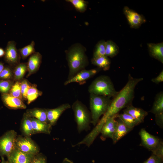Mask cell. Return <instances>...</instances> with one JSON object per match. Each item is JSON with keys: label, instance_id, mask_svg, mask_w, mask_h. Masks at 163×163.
I'll list each match as a JSON object with an SVG mask.
<instances>
[{"label": "cell", "instance_id": "74e56055", "mask_svg": "<svg viewBox=\"0 0 163 163\" xmlns=\"http://www.w3.org/2000/svg\"><path fill=\"white\" fill-rule=\"evenodd\" d=\"M155 121L156 124L160 128L163 127V113L155 115Z\"/></svg>", "mask_w": 163, "mask_h": 163}, {"label": "cell", "instance_id": "5bb4252c", "mask_svg": "<svg viewBox=\"0 0 163 163\" xmlns=\"http://www.w3.org/2000/svg\"><path fill=\"white\" fill-rule=\"evenodd\" d=\"M71 107L70 105L66 103L52 109H46L47 119L49 123L51 126L54 125L58 119L66 110Z\"/></svg>", "mask_w": 163, "mask_h": 163}, {"label": "cell", "instance_id": "d590c367", "mask_svg": "<svg viewBox=\"0 0 163 163\" xmlns=\"http://www.w3.org/2000/svg\"><path fill=\"white\" fill-rule=\"evenodd\" d=\"M163 158L152 154L151 156L143 163H163Z\"/></svg>", "mask_w": 163, "mask_h": 163}, {"label": "cell", "instance_id": "30bf717a", "mask_svg": "<svg viewBox=\"0 0 163 163\" xmlns=\"http://www.w3.org/2000/svg\"><path fill=\"white\" fill-rule=\"evenodd\" d=\"M16 45L15 41H10L8 42L5 50V60L11 65H17L19 63L20 54Z\"/></svg>", "mask_w": 163, "mask_h": 163}, {"label": "cell", "instance_id": "ee69618b", "mask_svg": "<svg viewBox=\"0 0 163 163\" xmlns=\"http://www.w3.org/2000/svg\"><path fill=\"white\" fill-rule=\"evenodd\" d=\"M2 161L1 163H8L7 161L5 160L4 157H2Z\"/></svg>", "mask_w": 163, "mask_h": 163}, {"label": "cell", "instance_id": "f1b7e54d", "mask_svg": "<svg viewBox=\"0 0 163 163\" xmlns=\"http://www.w3.org/2000/svg\"><path fill=\"white\" fill-rule=\"evenodd\" d=\"M117 117L121 120L128 127L133 128L138 124L134 119L130 115L125 113L118 114Z\"/></svg>", "mask_w": 163, "mask_h": 163}, {"label": "cell", "instance_id": "3957f363", "mask_svg": "<svg viewBox=\"0 0 163 163\" xmlns=\"http://www.w3.org/2000/svg\"><path fill=\"white\" fill-rule=\"evenodd\" d=\"M89 101L91 123L95 126L101 116L107 111L112 100L108 97L90 94Z\"/></svg>", "mask_w": 163, "mask_h": 163}, {"label": "cell", "instance_id": "cb8c5ba5", "mask_svg": "<svg viewBox=\"0 0 163 163\" xmlns=\"http://www.w3.org/2000/svg\"><path fill=\"white\" fill-rule=\"evenodd\" d=\"M150 112L155 115L163 113V93L161 91L155 96Z\"/></svg>", "mask_w": 163, "mask_h": 163}, {"label": "cell", "instance_id": "e575fe53", "mask_svg": "<svg viewBox=\"0 0 163 163\" xmlns=\"http://www.w3.org/2000/svg\"><path fill=\"white\" fill-rule=\"evenodd\" d=\"M12 71L10 68L8 67H5L0 74V79L9 80L12 77Z\"/></svg>", "mask_w": 163, "mask_h": 163}, {"label": "cell", "instance_id": "9c48e42d", "mask_svg": "<svg viewBox=\"0 0 163 163\" xmlns=\"http://www.w3.org/2000/svg\"><path fill=\"white\" fill-rule=\"evenodd\" d=\"M123 12L132 28H138L146 21V20L143 15L127 6L124 7Z\"/></svg>", "mask_w": 163, "mask_h": 163}, {"label": "cell", "instance_id": "7a4b0ae2", "mask_svg": "<svg viewBox=\"0 0 163 163\" xmlns=\"http://www.w3.org/2000/svg\"><path fill=\"white\" fill-rule=\"evenodd\" d=\"M85 52V48L78 43L73 45L67 50L66 58L69 70L67 79L85 69L88 65V61Z\"/></svg>", "mask_w": 163, "mask_h": 163}, {"label": "cell", "instance_id": "9a60e30c", "mask_svg": "<svg viewBox=\"0 0 163 163\" xmlns=\"http://www.w3.org/2000/svg\"><path fill=\"white\" fill-rule=\"evenodd\" d=\"M2 99L4 105L13 109H25L26 105L20 99L13 96L9 94H2Z\"/></svg>", "mask_w": 163, "mask_h": 163}, {"label": "cell", "instance_id": "7bdbcfd3", "mask_svg": "<svg viewBox=\"0 0 163 163\" xmlns=\"http://www.w3.org/2000/svg\"><path fill=\"white\" fill-rule=\"evenodd\" d=\"M4 67V63L2 62H0V74L2 71Z\"/></svg>", "mask_w": 163, "mask_h": 163}, {"label": "cell", "instance_id": "e0dca14e", "mask_svg": "<svg viewBox=\"0 0 163 163\" xmlns=\"http://www.w3.org/2000/svg\"><path fill=\"white\" fill-rule=\"evenodd\" d=\"M42 58L41 55L38 52H35L30 56L27 63L28 71L27 77L38 70L41 62Z\"/></svg>", "mask_w": 163, "mask_h": 163}, {"label": "cell", "instance_id": "4316f807", "mask_svg": "<svg viewBox=\"0 0 163 163\" xmlns=\"http://www.w3.org/2000/svg\"><path fill=\"white\" fill-rule=\"evenodd\" d=\"M35 45L34 41L32 40L29 44L18 50L19 54L22 59H26L29 56L35 52Z\"/></svg>", "mask_w": 163, "mask_h": 163}, {"label": "cell", "instance_id": "4dcf8cb0", "mask_svg": "<svg viewBox=\"0 0 163 163\" xmlns=\"http://www.w3.org/2000/svg\"><path fill=\"white\" fill-rule=\"evenodd\" d=\"M67 2L71 3L75 9L81 12H84L87 9L88 3L83 0H67Z\"/></svg>", "mask_w": 163, "mask_h": 163}, {"label": "cell", "instance_id": "484cf974", "mask_svg": "<svg viewBox=\"0 0 163 163\" xmlns=\"http://www.w3.org/2000/svg\"><path fill=\"white\" fill-rule=\"evenodd\" d=\"M27 71V63H19L16 65L14 71V80L18 81L21 79Z\"/></svg>", "mask_w": 163, "mask_h": 163}, {"label": "cell", "instance_id": "277c9868", "mask_svg": "<svg viewBox=\"0 0 163 163\" xmlns=\"http://www.w3.org/2000/svg\"><path fill=\"white\" fill-rule=\"evenodd\" d=\"M90 94L114 97L119 91L115 90L110 78L106 75L99 76L94 79L89 85L88 89Z\"/></svg>", "mask_w": 163, "mask_h": 163}, {"label": "cell", "instance_id": "b9f144b4", "mask_svg": "<svg viewBox=\"0 0 163 163\" xmlns=\"http://www.w3.org/2000/svg\"><path fill=\"white\" fill-rule=\"evenodd\" d=\"M5 54V51L2 48L0 47V58L4 56Z\"/></svg>", "mask_w": 163, "mask_h": 163}, {"label": "cell", "instance_id": "7402d4cb", "mask_svg": "<svg viewBox=\"0 0 163 163\" xmlns=\"http://www.w3.org/2000/svg\"><path fill=\"white\" fill-rule=\"evenodd\" d=\"M21 130L25 136L30 137L34 134L31 117L26 113L24 114L21 123Z\"/></svg>", "mask_w": 163, "mask_h": 163}, {"label": "cell", "instance_id": "f35d334b", "mask_svg": "<svg viewBox=\"0 0 163 163\" xmlns=\"http://www.w3.org/2000/svg\"><path fill=\"white\" fill-rule=\"evenodd\" d=\"M152 154L158 156L163 158V143H161L159 146L153 151Z\"/></svg>", "mask_w": 163, "mask_h": 163}, {"label": "cell", "instance_id": "8fae6325", "mask_svg": "<svg viewBox=\"0 0 163 163\" xmlns=\"http://www.w3.org/2000/svg\"><path fill=\"white\" fill-rule=\"evenodd\" d=\"M101 69L97 68L90 70L83 69L78 72L73 77L67 79L64 83L65 85L74 82L84 84L88 79L96 74Z\"/></svg>", "mask_w": 163, "mask_h": 163}, {"label": "cell", "instance_id": "83f0119b", "mask_svg": "<svg viewBox=\"0 0 163 163\" xmlns=\"http://www.w3.org/2000/svg\"><path fill=\"white\" fill-rule=\"evenodd\" d=\"M42 93L39 91L35 85L31 86L28 90L27 95L26 99L27 104H29L36 99Z\"/></svg>", "mask_w": 163, "mask_h": 163}, {"label": "cell", "instance_id": "d6986e66", "mask_svg": "<svg viewBox=\"0 0 163 163\" xmlns=\"http://www.w3.org/2000/svg\"><path fill=\"white\" fill-rule=\"evenodd\" d=\"M117 120V127L112 139L114 144L117 143L133 129L126 125L119 118Z\"/></svg>", "mask_w": 163, "mask_h": 163}, {"label": "cell", "instance_id": "d6a6232c", "mask_svg": "<svg viewBox=\"0 0 163 163\" xmlns=\"http://www.w3.org/2000/svg\"><path fill=\"white\" fill-rule=\"evenodd\" d=\"M13 85L11 81L9 80H0V92L2 94L8 93Z\"/></svg>", "mask_w": 163, "mask_h": 163}, {"label": "cell", "instance_id": "836d02e7", "mask_svg": "<svg viewBox=\"0 0 163 163\" xmlns=\"http://www.w3.org/2000/svg\"><path fill=\"white\" fill-rule=\"evenodd\" d=\"M31 86L26 80H23L21 82V93L23 98L26 99L27 91Z\"/></svg>", "mask_w": 163, "mask_h": 163}, {"label": "cell", "instance_id": "52a82bcc", "mask_svg": "<svg viewBox=\"0 0 163 163\" xmlns=\"http://www.w3.org/2000/svg\"><path fill=\"white\" fill-rule=\"evenodd\" d=\"M16 148L27 154L36 155L39 152V149L29 137L17 136L16 141Z\"/></svg>", "mask_w": 163, "mask_h": 163}, {"label": "cell", "instance_id": "7c38bea8", "mask_svg": "<svg viewBox=\"0 0 163 163\" xmlns=\"http://www.w3.org/2000/svg\"><path fill=\"white\" fill-rule=\"evenodd\" d=\"M118 114L109 118L104 124L100 132L102 139L107 138L112 139L117 125V122L115 119L117 117Z\"/></svg>", "mask_w": 163, "mask_h": 163}, {"label": "cell", "instance_id": "6da1fadb", "mask_svg": "<svg viewBox=\"0 0 163 163\" xmlns=\"http://www.w3.org/2000/svg\"><path fill=\"white\" fill-rule=\"evenodd\" d=\"M143 79L142 78H134L130 74L129 75L126 85L114 97L107 111L96 125L97 129L100 130L109 118L118 114L122 109L132 105L134 97L135 88Z\"/></svg>", "mask_w": 163, "mask_h": 163}, {"label": "cell", "instance_id": "ffe728a7", "mask_svg": "<svg viewBox=\"0 0 163 163\" xmlns=\"http://www.w3.org/2000/svg\"><path fill=\"white\" fill-rule=\"evenodd\" d=\"M31 119L34 134L40 133L50 134L52 126L49 124L42 122L33 117H31Z\"/></svg>", "mask_w": 163, "mask_h": 163}, {"label": "cell", "instance_id": "60d3db41", "mask_svg": "<svg viewBox=\"0 0 163 163\" xmlns=\"http://www.w3.org/2000/svg\"><path fill=\"white\" fill-rule=\"evenodd\" d=\"M62 163H73V162L68 158H66L63 160Z\"/></svg>", "mask_w": 163, "mask_h": 163}, {"label": "cell", "instance_id": "ba28073f", "mask_svg": "<svg viewBox=\"0 0 163 163\" xmlns=\"http://www.w3.org/2000/svg\"><path fill=\"white\" fill-rule=\"evenodd\" d=\"M139 134L141 139L140 145L152 152L163 142L160 138L150 134L144 128L140 130Z\"/></svg>", "mask_w": 163, "mask_h": 163}, {"label": "cell", "instance_id": "d4e9b609", "mask_svg": "<svg viewBox=\"0 0 163 163\" xmlns=\"http://www.w3.org/2000/svg\"><path fill=\"white\" fill-rule=\"evenodd\" d=\"M118 46L111 40L106 41L105 56L111 58L114 57L119 53Z\"/></svg>", "mask_w": 163, "mask_h": 163}, {"label": "cell", "instance_id": "2e32d148", "mask_svg": "<svg viewBox=\"0 0 163 163\" xmlns=\"http://www.w3.org/2000/svg\"><path fill=\"white\" fill-rule=\"evenodd\" d=\"M123 112L131 116L138 124L144 121L148 114V113L143 109L135 107L132 105L125 108Z\"/></svg>", "mask_w": 163, "mask_h": 163}, {"label": "cell", "instance_id": "603a6c76", "mask_svg": "<svg viewBox=\"0 0 163 163\" xmlns=\"http://www.w3.org/2000/svg\"><path fill=\"white\" fill-rule=\"evenodd\" d=\"M91 62L93 65L104 71L109 69L111 64L110 59L105 56L93 57Z\"/></svg>", "mask_w": 163, "mask_h": 163}, {"label": "cell", "instance_id": "1f68e13d", "mask_svg": "<svg viewBox=\"0 0 163 163\" xmlns=\"http://www.w3.org/2000/svg\"><path fill=\"white\" fill-rule=\"evenodd\" d=\"M9 94L22 101L23 97L21 91V82L17 81L12 85Z\"/></svg>", "mask_w": 163, "mask_h": 163}, {"label": "cell", "instance_id": "8992f818", "mask_svg": "<svg viewBox=\"0 0 163 163\" xmlns=\"http://www.w3.org/2000/svg\"><path fill=\"white\" fill-rule=\"evenodd\" d=\"M16 132L10 130L0 137V156L8 157L16 149Z\"/></svg>", "mask_w": 163, "mask_h": 163}, {"label": "cell", "instance_id": "ac0fdd59", "mask_svg": "<svg viewBox=\"0 0 163 163\" xmlns=\"http://www.w3.org/2000/svg\"><path fill=\"white\" fill-rule=\"evenodd\" d=\"M150 55L163 63V43L147 44Z\"/></svg>", "mask_w": 163, "mask_h": 163}, {"label": "cell", "instance_id": "f546056e", "mask_svg": "<svg viewBox=\"0 0 163 163\" xmlns=\"http://www.w3.org/2000/svg\"><path fill=\"white\" fill-rule=\"evenodd\" d=\"M106 41L104 40L99 41L96 44L93 53V57L105 56Z\"/></svg>", "mask_w": 163, "mask_h": 163}, {"label": "cell", "instance_id": "8d00e7d4", "mask_svg": "<svg viewBox=\"0 0 163 163\" xmlns=\"http://www.w3.org/2000/svg\"><path fill=\"white\" fill-rule=\"evenodd\" d=\"M31 163H47L46 158L43 154L38 153L35 155Z\"/></svg>", "mask_w": 163, "mask_h": 163}, {"label": "cell", "instance_id": "44dd1931", "mask_svg": "<svg viewBox=\"0 0 163 163\" xmlns=\"http://www.w3.org/2000/svg\"><path fill=\"white\" fill-rule=\"evenodd\" d=\"M26 113L31 117L35 118L44 123H49L46 109L34 108L27 110Z\"/></svg>", "mask_w": 163, "mask_h": 163}, {"label": "cell", "instance_id": "4fadbf2b", "mask_svg": "<svg viewBox=\"0 0 163 163\" xmlns=\"http://www.w3.org/2000/svg\"><path fill=\"white\" fill-rule=\"evenodd\" d=\"M34 155L24 153L17 148L7 158L8 163H31Z\"/></svg>", "mask_w": 163, "mask_h": 163}, {"label": "cell", "instance_id": "5b68a950", "mask_svg": "<svg viewBox=\"0 0 163 163\" xmlns=\"http://www.w3.org/2000/svg\"><path fill=\"white\" fill-rule=\"evenodd\" d=\"M72 108L74 112L75 119L79 133L87 131L90 128L91 123V113L81 102L76 100L73 104Z\"/></svg>", "mask_w": 163, "mask_h": 163}, {"label": "cell", "instance_id": "ab89813d", "mask_svg": "<svg viewBox=\"0 0 163 163\" xmlns=\"http://www.w3.org/2000/svg\"><path fill=\"white\" fill-rule=\"evenodd\" d=\"M151 81L156 84H158L163 82V70L156 77L152 79Z\"/></svg>", "mask_w": 163, "mask_h": 163}]
</instances>
